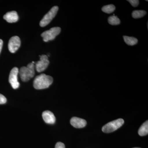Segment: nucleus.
I'll return each mask as SVG.
<instances>
[{"mask_svg":"<svg viewBox=\"0 0 148 148\" xmlns=\"http://www.w3.org/2000/svg\"><path fill=\"white\" fill-rule=\"evenodd\" d=\"M109 24L112 25H117L120 24V20L117 16L114 14L113 16H110L108 19Z\"/></svg>","mask_w":148,"mask_h":148,"instance_id":"obj_15","label":"nucleus"},{"mask_svg":"<svg viewBox=\"0 0 148 148\" xmlns=\"http://www.w3.org/2000/svg\"><path fill=\"white\" fill-rule=\"evenodd\" d=\"M42 116L43 119L46 123L51 124L55 123L56 121L55 116L51 111L48 110L44 111L42 113Z\"/></svg>","mask_w":148,"mask_h":148,"instance_id":"obj_10","label":"nucleus"},{"mask_svg":"<svg viewBox=\"0 0 148 148\" xmlns=\"http://www.w3.org/2000/svg\"><path fill=\"white\" fill-rule=\"evenodd\" d=\"M115 10V7L113 5H108L104 6L102 8L103 12L108 14H110L113 12Z\"/></svg>","mask_w":148,"mask_h":148,"instance_id":"obj_16","label":"nucleus"},{"mask_svg":"<svg viewBox=\"0 0 148 148\" xmlns=\"http://www.w3.org/2000/svg\"><path fill=\"white\" fill-rule=\"evenodd\" d=\"M70 122L72 126L77 128L84 127L87 124V122L85 120L77 117H73L72 118Z\"/></svg>","mask_w":148,"mask_h":148,"instance_id":"obj_9","label":"nucleus"},{"mask_svg":"<svg viewBox=\"0 0 148 148\" xmlns=\"http://www.w3.org/2000/svg\"><path fill=\"white\" fill-rule=\"evenodd\" d=\"M61 31V29L60 27H53L49 30L44 32L41 36L42 37L44 41L47 42L54 40L56 37L60 34Z\"/></svg>","mask_w":148,"mask_h":148,"instance_id":"obj_4","label":"nucleus"},{"mask_svg":"<svg viewBox=\"0 0 148 148\" xmlns=\"http://www.w3.org/2000/svg\"><path fill=\"white\" fill-rule=\"evenodd\" d=\"M123 39L127 45L130 46H133L137 44L138 42V40L136 38L134 37L127 36H124Z\"/></svg>","mask_w":148,"mask_h":148,"instance_id":"obj_13","label":"nucleus"},{"mask_svg":"<svg viewBox=\"0 0 148 148\" xmlns=\"http://www.w3.org/2000/svg\"><path fill=\"white\" fill-rule=\"evenodd\" d=\"M7 102V99L2 94H0V104H5Z\"/></svg>","mask_w":148,"mask_h":148,"instance_id":"obj_18","label":"nucleus"},{"mask_svg":"<svg viewBox=\"0 0 148 148\" xmlns=\"http://www.w3.org/2000/svg\"><path fill=\"white\" fill-rule=\"evenodd\" d=\"M58 10V7L57 6H55L52 7L40 21V26L45 27L49 24L56 15Z\"/></svg>","mask_w":148,"mask_h":148,"instance_id":"obj_5","label":"nucleus"},{"mask_svg":"<svg viewBox=\"0 0 148 148\" xmlns=\"http://www.w3.org/2000/svg\"><path fill=\"white\" fill-rule=\"evenodd\" d=\"M18 73L22 81H28L34 76V64L32 63H29L27 67H21Z\"/></svg>","mask_w":148,"mask_h":148,"instance_id":"obj_2","label":"nucleus"},{"mask_svg":"<svg viewBox=\"0 0 148 148\" xmlns=\"http://www.w3.org/2000/svg\"><path fill=\"white\" fill-rule=\"evenodd\" d=\"M3 45V41L2 40L0 39V53L2 49Z\"/></svg>","mask_w":148,"mask_h":148,"instance_id":"obj_20","label":"nucleus"},{"mask_svg":"<svg viewBox=\"0 0 148 148\" xmlns=\"http://www.w3.org/2000/svg\"><path fill=\"white\" fill-rule=\"evenodd\" d=\"M21 45V40L19 37L14 36L10 39L8 43V49L11 53H14L18 50Z\"/></svg>","mask_w":148,"mask_h":148,"instance_id":"obj_8","label":"nucleus"},{"mask_svg":"<svg viewBox=\"0 0 148 148\" xmlns=\"http://www.w3.org/2000/svg\"><path fill=\"white\" fill-rule=\"evenodd\" d=\"M139 148V147H135V148Z\"/></svg>","mask_w":148,"mask_h":148,"instance_id":"obj_21","label":"nucleus"},{"mask_svg":"<svg viewBox=\"0 0 148 148\" xmlns=\"http://www.w3.org/2000/svg\"><path fill=\"white\" fill-rule=\"evenodd\" d=\"M147 12L145 11L141 10H134L132 12V16L134 18H138L143 17L146 15Z\"/></svg>","mask_w":148,"mask_h":148,"instance_id":"obj_14","label":"nucleus"},{"mask_svg":"<svg viewBox=\"0 0 148 148\" xmlns=\"http://www.w3.org/2000/svg\"><path fill=\"white\" fill-rule=\"evenodd\" d=\"M53 79L51 76L45 74L37 76L34 81V86L36 89H43L47 88L52 84Z\"/></svg>","mask_w":148,"mask_h":148,"instance_id":"obj_1","label":"nucleus"},{"mask_svg":"<svg viewBox=\"0 0 148 148\" xmlns=\"http://www.w3.org/2000/svg\"><path fill=\"white\" fill-rule=\"evenodd\" d=\"M55 148H65V146L64 143L58 142L56 145Z\"/></svg>","mask_w":148,"mask_h":148,"instance_id":"obj_19","label":"nucleus"},{"mask_svg":"<svg viewBox=\"0 0 148 148\" xmlns=\"http://www.w3.org/2000/svg\"><path fill=\"white\" fill-rule=\"evenodd\" d=\"M18 69L16 67H14L11 71L9 77V82L14 89H16L19 87V83L18 81Z\"/></svg>","mask_w":148,"mask_h":148,"instance_id":"obj_6","label":"nucleus"},{"mask_svg":"<svg viewBox=\"0 0 148 148\" xmlns=\"http://www.w3.org/2000/svg\"><path fill=\"white\" fill-rule=\"evenodd\" d=\"M148 133V121H147L143 123L138 130V134L141 136H145Z\"/></svg>","mask_w":148,"mask_h":148,"instance_id":"obj_12","label":"nucleus"},{"mask_svg":"<svg viewBox=\"0 0 148 148\" xmlns=\"http://www.w3.org/2000/svg\"><path fill=\"white\" fill-rule=\"evenodd\" d=\"M3 18L9 23H14L18 21V16L16 11H12L5 14Z\"/></svg>","mask_w":148,"mask_h":148,"instance_id":"obj_11","label":"nucleus"},{"mask_svg":"<svg viewBox=\"0 0 148 148\" xmlns=\"http://www.w3.org/2000/svg\"><path fill=\"white\" fill-rule=\"evenodd\" d=\"M127 1L129 2L134 7L138 6L139 4V1L138 0H128Z\"/></svg>","mask_w":148,"mask_h":148,"instance_id":"obj_17","label":"nucleus"},{"mask_svg":"<svg viewBox=\"0 0 148 148\" xmlns=\"http://www.w3.org/2000/svg\"><path fill=\"white\" fill-rule=\"evenodd\" d=\"M40 56V60L36 62V69L38 73L43 71L47 68L49 61L47 55H42Z\"/></svg>","mask_w":148,"mask_h":148,"instance_id":"obj_7","label":"nucleus"},{"mask_svg":"<svg viewBox=\"0 0 148 148\" xmlns=\"http://www.w3.org/2000/svg\"><path fill=\"white\" fill-rule=\"evenodd\" d=\"M124 123V120L122 119L113 121L104 125L102 127V131L106 133L114 132L122 126Z\"/></svg>","mask_w":148,"mask_h":148,"instance_id":"obj_3","label":"nucleus"}]
</instances>
